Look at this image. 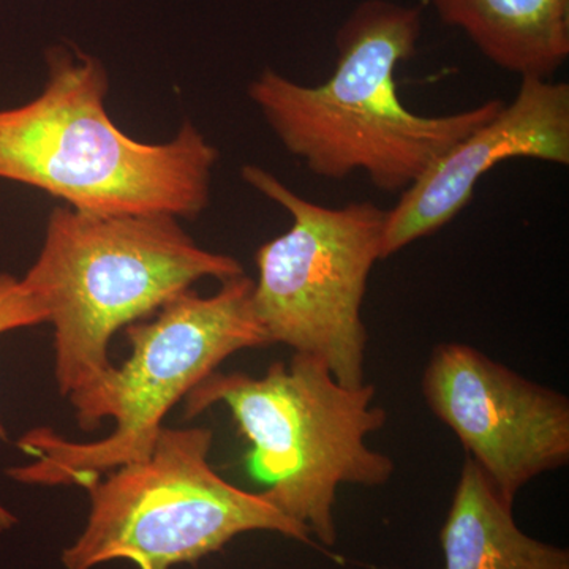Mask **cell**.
I'll list each match as a JSON object with an SVG mask.
<instances>
[{"label": "cell", "mask_w": 569, "mask_h": 569, "mask_svg": "<svg viewBox=\"0 0 569 569\" xmlns=\"http://www.w3.org/2000/svg\"><path fill=\"white\" fill-rule=\"evenodd\" d=\"M440 541L443 569H569L568 549L523 533L512 503L468 458Z\"/></svg>", "instance_id": "8fae6325"}, {"label": "cell", "mask_w": 569, "mask_h": 569, "mask_svg": "<svg viewBox=\"0 0 569 569\" xmlns=\"http://www.w3.org/2000/svg\"><path fill=\"white\" fill-rule=\"evenodd\" d=\"M108 77L92 56L48 51V81L31 102L0 110V179L100 216L194 219L211 201L216 146L192 123L148 144L111 121Z\"/></svg>", "instance_id": "7a4b0ae2"}, {"label": "cell", "mask_w": 569, "mask_h": 569, "mask_svg": "<svg viewBox=\"0 0 569 569\" xmlns=\"http://www.w3.org/2000/svg\"><path fill=\"white\" fill-rule=\"evenodd\" d=\"M254 280L246 274L222 282L217 293L192 288L164 305L148 323L127 326L132 355L77 403L82 430L114 419L112 432L91 443L69 441L50 429L24 433L18 447L36 458L9 468L22 485L86 486L104 471L151 455L168 411L186 399L224 359L247 348L269 346L253 309Z\"/></svg>", "instance_id": "277c9868"}, {"label": "cell", "mask_w": 569, "mask_h": 569, "mask_svg": "<svg viewBox=\"0 0 569 569\" xmlns=\"http://www.w3.org/2000/svg\"><path fill=\"white\" fill-rule=\"evenodd\" d=\"M47 323L43 310L32 295L26 290L21 279L10 274H0V336L14 329L32 328ZM9 440L6 426L0 418V441ZM17 518L0 505V533L11 529Z\"/></svg>", "instance_id": "7c38bea8"}, {"label": "cell", "mask_w": 569, "mask_h": 569, "mask_svg": "<svg viewBox=\"0 0 569 569\" xmlns=\"http://www.w3.org/2000/svg\"><path fill=\"white\" fill-rule=\"evenodd\" d=\"M242 179L291 216V227L254 254L253 309L271 343L323 361L339 383H366L362 306L381 260L387 211L370 201L328 208L306 200L263 168Z\"/></svg>", "instance_id": "52a82bcc"}, {"label": "cell", "mask_w": 569, "mask_h": 569, "mask_svg": "<svg viewBox=\"0 0 569 569\" xmlns=\"http://www.w3.org/2000/svg\"><path fill=\"white\" fill-rule=\"evenodd\" d=\"M493 66L550 80L569 58V0H430Z\"/></svg>", "instance_id": "30bf717a"}, {"label": "cell", "mask_w": 569, "mask_h": 569, "mask_svg": "<svg viewBox=\"0 0 569 569\" xmlns=\"http://www.w3.org/2000/svg\"><path fill=\"white\" fill-rule=\"evenodd\" d=\"M422 396L509 503L531 479L568 463V397L477 348L438 343L422 376Z\"/></svg>", "instance_id": "ba28073f"}, {"label": "cell", "mask_w": 569, "mask_h": 569, "mask_svg": "<svg viewBox=\"0 0 569 569\" xmlns=\"http://www.w3.org/2000/svg\"><path fill=\"white\" fill-rule=\"evenodd\" d=\"M376 387L339 383L323 361L295 353L263 377L213 372L183 399L186 418L223 403L252 443L254 473L264 496L301 523L326 548L337 542L336 498L340 486L377 488L395 462L367 445L387 422L373 403Z\"/></svg>", "instance_id": "5b68a950"}, {"label": "cell", "mask_w": 569, "mask_h": 569, "mask_svg": "<svg viewBox=\"0 0 569 569\" xmlns=\"http://www.w3.org/2000/svg\"><path fill=\"white\" fill-rule=\"evenodd\" d=\"M535 159L569 164V86L520 78L511 103L456 142L387 211L381 260L437 233L473 200L475 187L496 164Z\"/></svg>", "instance_id": "9c48e42d"}, {"label": "cell", "mask_w": 569, "mask_h": 569, "mask_svg": "<svg viewBox=\"0 0 569 569\" xmlns=\"http://www.w3.org/2000/svg\"><path fill=\"white\" fill-rule=\"evenodd\" d=\"M244 268L193 241L171 216L50 213L43 246L21 282L54 328V376L71 406L108 373L111 337L159 312L198 280Z\"/></svg>", "instance_id": "3957f363"}, {"label": "cell", "mask_w": 569, "mask_h": 569, "mask_svg": "<svg viewBox=\"0 0 569 569\" xmlns=\"http://www.w3.org/2000/svg\"><path fill=\"white\" fill-rule=\"evenodd\" d=\"M212 432L163 427L151 455L86 486L91 509L63 569H93L114 560L138 569L194 563L249 531H274L310 542L301 523L264 493L247 492L209 463Z\"/></svg>", "instance_id": "8992f818"}, {"label": "cell", "mask_w": 569, "mask_h": 569, "mask_svg": "<svg viewBox=\"0 0 569 569\" xmlns=\"http://www.w3.org/2000/svg\"><path fill=\"white\" fill-rule=\"evenodd\" d=\"M421 32L419 7L365 0L336 33V67L323 84H299L268 69L250 82V99L283 148L318 178L365 173L380 192L403 193L507 103L490 99L441 116L408 110L396 71L413 58Z\"/></svg>", "instance_id": "6da1fadb"}]
</instances>
